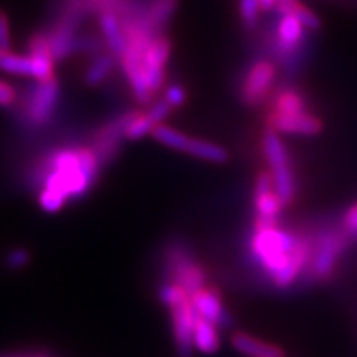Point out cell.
Here are the masks:
<instances>
[{
    "label": "cell",
    "mask_w": 357,
    "mask_h": 357,
    "mask_svg": "<svg viewBox=\"0 0 357 357\" xmlns=\"http://www.w3.org/2000/svg\"><path fill=\"white\" fill-rule=\"evenodd\" d=\"M100 169L101 162L91 147L52 153L37 172L40 208L47 213H56L70 200L84 197L96 184Z\"/></svg>",
    "instance_id": "cell-1"
},
{
    "label": "cell",
    "mask_w": 357,
    "mask_h": 357,
    "mask_svg": "<svg viewBox=\"0 0 357 357\" xmlns=\"http://www.w3.org/2000/svg\"><path fill=\"white\" fill-rule=\"evenodd\" d=\"M250 252L253 260L266 271L276 288L287 289L310 265L311 248L305 238L281 229L278 223H255Z\"/></svg>",
    "instance_id": "cell-2"
},
{
    "label": "cell",
    "mask_w": 357,
    "mask_h": 357,
    "mask_svg": "<svg viewBox=\"0 0 357 357\" xmlns=\"http://www.w3.org/2000/svg\"><path fill=\"white\" fill-rule=\"evenodd\" d=\"M30 55L0 52V71L17 77H29L45 82L55 77V58H53L50 42L45 35H37L30 40Z\"/></svg>",
    "instance_id": "cell-3"
},
{
    "label": "cell",
    "mask_w": 357,
    "mask_h": 357,
    "mask_svg": "<svg viewBox=\"0 0 357 357\" xmlns=\"http://www.w3.org/2000/svg\"><path fill=\"white\" fill-rule=\"evenodd\" d=\"M261 147L268 164V172L273 178L276 194L287 207L293 202L294 194H296V181H294V172L287 146H284L278 132L273 129H268L263 134Z\"/></svg>",
    "instance_id": "cell-4"
},
{
    "label": "cell",
    "mask_w": 357,
    "mask_h": 357,
    "mask_svg": "<svg viewBox=\"0 0 357 357\" xmlns=\"http://www.w3.org/2000/svg\"><path fill=\"white\" fill-rule=\"evenodd\" d=\"M164 268L169 280L177 283L192 296L200 288L207 287V273L184 243L172 242L164 252Z\"/></svg>",
    "instance_id": "cell-5"
},
{
    "label": "cell",
    "mask_w": 357,
    "mask_h": 357,
    "mask_svg": "<svg viewBox=\"0 0 357 357\" xmlns=\"http://www.w3.org/2000/svg\"><path fill=\"white\" fill-rule=\"evenodd\" d=\"M153 137L160 144H164L169 149L178 151V153H187L192 158L202 159L205 162L223 164L229 159V153L222 146L215 144L212 141L195 139V137L187 136L178 129L167 126V124H159L153 129Z\"/></svg>",
    "instance_id": "cell-6"
},
{
    "label": "cell",
    "mask_w": 357,
    "mask_h": 357,
    "mask_svg": "<svg viewBox=\"0 0 357 357\" xmlns=\"http://www.w3.org/2000/svg\"><path fill=\"white\" fill-rule=\"evenodd\" d=\"M58 96H60V86L56 78L53 77L45 82H37V84L30 89V95L26 98L25 119L32 126H43L53 118L56 109Z\"/></svg>",
    "instance_id": "cell-7"
},
{
    "label": "cell",
    "mask_w": 357,
    "mask_h": 357,
    "mask_svg": "<svg viewBox=\"0 0 357 357\" xmlns=\"http://www.w3.org/2000/svg\"><path fill=\"white\" fill-rule=\"evenodd\" d=\"M344 248V235L337 234V231L326 234L323 238H319L314 250H311L310 268L312 276H316V278H328L333 273L334 268H336Z\"/></svg>",
    "instance_id": "cell-8"
},
{
    "label": "cell",
    "mask_w": 357,
    "mask_h": 357,
    "mask_svg": "<svg viewBox=\"0 0 357 357\" xmlns=\"http://www.w3.org/2000/svg\"><path fill=\"white\" fill-rule=\"evenodd\" d=\"M171 56V42L166 37H154L147 43L144 55H142V65H144L146 83L149 91H159L166 79V65Z\"/></svg>",
    "instance_id": "cell-9"
},
{
    "label": "cell",
    "mask_w": 357,
    "mask_h": 357,
    "mask_svg": "<svg viewBox=\"0 0 357 357\" xmlns=\"http://www.w3.org/2000/svg\"><path fill=\"white\" fill-rule=\"evenodd\" d=\"M253 207L257 212L255 223H278V217L284 205L276 194L273 178L268 171H263L257 176L255 189H253Z\"/></svg>",
    "instance_id": "cell-10"
},
{
    "label": "cell",
    "mask_w": 357,
    "mask_h": 357,
    "mask_svg": "<svg viewBox=\"0 0 357 357\" xmlns=\"http://www.w3.org/2000/svg\"><path fill=\"white\" fill-rule=\"evenodd\" d=\"M172 321L174 341H176V349L178 357H192L194 356V342H192V331H194L195 312L189 300L178 303V305L169 307Z\"/></svg>",
    "instance_id": "cell-11"
},
{
    "label": "cell",
    "mask_w": 357,
    "mask_h": 357,
    "mask_svg": "<svg viewBox=\"0 0 357 357\" xmlns=\"http://www.w3.org/2000/svg\"><path fill=\"white\" fill-rule=\"evenodd\" d=\"M270 129L278 134H293V136H316L323 129V123L310 111H300L291 114H270Z\"/></svg>",
    "instance_id": "cell-12"
},
{
    "label": "cell",
    "mask_w": 357,
    "mask_h": 357,
    "mask_svg": "<svg viewBox=\"0 0 357 357\" xmlns=\"http://www.w3.org/2000/svg\"><path fill=\"white\" fill-rule=\"evenodd\" d=\"M276 77V66L268 60H260L252 66L245 78L242 96L248 105H258L270 91Z\"/></svg>",
    "instance_id": "cell-13"
},
{
    "label": "cell",
    "mask_w": 357,
    "mask_h": 357,
    "mask_svg": "<svg viewBox=\"0 0 357 357\" xmlns=\"http://www.w3.org/2000/svg\"><path fill=\"white\" fill-rule=\"evenodd\" d=\"M190 303L199 316H202V318L211 321V323L217 324L218 328H227V326H230V314L229 311L225 310V306H223L220 293H218L215 288H200L199 291L192 294Z\"/></svg>",
    "instance_id": "cell-14"
},
{
    "label": "cell",
    "mask_w": 357,
    "mask_h": 357,
    "mask_svg": "<svg viewBox=\"0 0 357 357\" xmlns=\"http://www.w3.org/2000/svg\"><path fill=\"white\" fill-rule=\"evenodd\" d=\"M132 114L134 113L121 116L118 121L106 124V126L96 134L91 149L95 151L98 159H100L101 166H105V164L108 162V160L113 159L116 153H118L119 139L124 137V131H126V128H128L129 121H131Z\"/></svg>",
    "instance_id": "cell-15"
},
{
    "label": "cell",
    "mask_w": 357,
    "mask_h": 357,
    "mask_svg": "<svg viewBox=\"0 0 357 357\" xmlns=\"http://www.w3.org/2000/svg\"><path fill=\"white\" fill-rule=\"evenodd\" d=\"M230 342L236 352L247 357H284V351L281 347L242 331L235 333Z\"/></svg>",
    "instance_id": "cell-16"
},
{
    "label": "cell",
    "mask_w": 357,
    "mask_h": 357,
    "mask_svg": "<svg viewBox=\"0 0 357 357\" xmlns=\"http://www.w3.org/2000/svg\"><path fill=\"white\" fill-rule=\"evenodd\" d=\"M192 342L194 349L202 352V354H215L222 346V337L218 333V326L207 321L202 316L195 314L194 331H192Z\"/></svg>",
    "instance_id": "cell-17"
},
{
    "label": "cell",
    "mask_w": 357,
    "mask_h": 357,
    "mask_svg": "<svg viewBox=\"0 0 357 357\" xmlns=\"http://www.w3.org/2000/svg\"><path fill=\"white\" fill-rule=\"evenodd\" d=\"M278 45L281 52H294L305 38V25L291 13H283L278 22Z\"/></svg>",
    "instance_id": "cell-18"
},
{
    "label": "cell",
    "mask_w": 357,
    "mask_h": 357,
    "mask_svg": "<svg viewBox=\"0 0 357 357\" xmlns=\"http://www.w3.org/2000/svg\"><path fill=\"white\" fill-rule=\"evenodd\" d=\"M100 26L111 53L116 56H123L128 48V37L118 17L111 12H105L100 19Z\"/></svg>",
    "instance_id": "cell-19"
},
{
    "label": "cell",
    "mask_w": 357,
    "mask_h": 357,
    "mask_svg": "<svg viewBox=\"0 0 357 357\" xmlns=\"http://www.w3.org/2000/svg\"><path fill=\"white\" fill-rule=\"evenodd\" d=\"M306 109V101L301 93L296 89H284V91L278 93L273 102V113L280 114H291L300 113V111Z\"/></svg>",
    "instance_id": "cell-20"
},
{
    "label": "cell",
    "mask_w": 357,
    "mask_h": 357,
    "mask_svg": "<svg viewBox=\"0 0 357 357\" xmlns=\"http://www.w3.org/2000/svg\"><path fill=\"white\" fill-rule=\"evenodd\" d=\"M113 66H114L113 55H108V53H106V55H100L91 65H89L86 73H84V82H86V84H89V86H96V84L102 83L106 78H108V75L111 73V70H113Z\"/></svg>",
    "instance_id": "cell-21"
},
{
    "label": "cell",
    "mask_w": 357,
    "mask_h": 357,
    "mask_svg": "<svg viewBox=\"0 0 357 357\" xmlns=\"http://www.w3.org/2000/svg\"><path fill=\"white\" fill-rule=\"evenodd\" d=\"M176 3L177 0H155L153 6H151L149 15H147L146 22L149 24V26L154 32L171 19L174 8H176Z\"/></svg>",
    "instance_id": "cell-22"
},
{
    "label": "cell",
    "mask_w": 357,
    "mask_h": 357,
    "mask_svg": "<svg viewBox=\"0 0 357 357\" xmlns=\"http://www.w3.org/2000/svg\"><path fill=\"white\" fill-rule=\"evenodd\" d=\"M154 123L151 121V118L147 113H134L131 121H129L126 131H124V137L129 141H137L141 137L147 136V134L153 132Z\"/></svg>",
    "instance_id": "cell-23"
},
{
    "label": "cell",
    "mask_w": 357,
    "mask_h": 357,
    "mask_svg": "<svg viewBox=\"0 0 357 357\" xmlns=\"http://www.w3.org/2000/svg\"><path fill=\"white\" fill-rule=\"evenodd\" d=\"M189 294L185 293V289L182 287H178L177 283L174 281H164L162 284L159 287V300L162 303L164 306L172 307L178 305V303L189 300Z\"/></svg>",
    "instance_id": "cell-24"
},
{
    "label": "cell",
    "mask_w": 357,
    "mask_h": 357,
    "mask_svg": "<svg viewBox=\"0 0 357 357\" xmlns=\"http://www.w3.org/2000/svg\"><path fill=\"white\" fill-rule=\"evenodd\" d=\"M260 10V0H240V17H242V20L248 26H253L257 24Z\"/></svg>",
    "instance_id": "cell-25"
},
{
    "label": "cell",
    "mask_w": 357,
    "mask_h": 357,
    "mask_svg": "<svg viewBox=\"0 0 357 357\" xmlns=\"http://www.w3.org/2000/svg\"><path fill=\"white\" fill-rule=\"evenodd\" d=\"M30 261V253L26 252L25 248H13L12 252H8V255L6 257V263L10 270H20L29 265Z\"/></svg>",
    "instance_id": "cell-26"
},
{
    "label": "cell",
    "mask_w": 357,
    "mask_h": 357,
    "mask_svg": "<svg viewBox=\"0 0 357 357\" xmlns=\"http://www.w3.org/2000/svg\"><path fill=\"white\" fill-rule=\"evenodd\" d=\"M171 111H172V106L169 105L166 100H162L155 102L153 108L147 111V116H149L151 121L154 123V126H159V124H162L164 119L171 114Z\"/></svg>",
    "instance_id": "cell-27"
},
{
    "label": "cell",
    "mask_w": 357,
    "mask_h": 357,
    "mask_svg": "<svg viewBox=\"0 0 357 357\" xmlns=\"http://www.w3.org/2000/svg\"><path fill=\"white\" fill-rule=\"evenodd\" d=\"M185 89L181 86V84H171V86L166 88V93H164V100H166L172 108H178L185 102Z\"/></svg>",
    "instance_id": "cell-28"
},
{
    "label": "cell",
    "mask_w": 357,
    "mask_h": 357,
    "mask_svg": "<svg viewBox=\"0 0 357 357\" xmlns=\"http://www.w3.org/2000/svg\"><path fill=\"white\" fill-rule=\"evenodd\" d=\"M10 24L6 13L0 10V52H10Z\"/></svg>",
    "instance_id": "cell-29"
},
{
    "label": "cell",
    "mask_w": 357,
    "mask_h": 357,
    "mask_svg": "<svg viewBox=\"0 0 357 357\" xmlns=\"http://www.w3.org/2000/svg\"><path fill=\"white\" fill-rule=\"evenodd\" d=\"M15 89L13 86H10L7 82H2L0 79V106H3V108H8V106L13 105V101H15Z\"/></svg>",
    "instance_id": "cell-30"
},
{
    "label": "cell",
    "mask_w": 357,
    "mask_h": 357,
    "mask_svg": "<svg viewBox=\"0 0 357 357\" xmlns=\"http://www.w3.org/2000/svg\"><path fill=\"white\" fill-rule=\"evenodd\" d=\"M344 229L351 234H357V204L351 205L344 213Z\"/></svg>",
    "instance_id": "cell-31"
},
{
    "label": "cell",
    "mask_w": 357,
    "mask_h": 357,
    "mask_svg": "<svg viewBox=\"0 0 357 357\" xmlns=\"http://www.w3.org/2000/svg\"><path fill=\"white\" fill-rule=\"evenodd\" d=\"M260 3L263 10H270V8H273L276 6V0H260Z\"/></svg>",
    "instance_id": "cell-32"
},
{
    "label": "cell",
    "mask_w": 357,
    "mask_h": 357,
    "mask_svg": "<svg viewBox=\"0 0 357 357\" xmlns=\"http://www.w3.org/2000/svg\"><path fill=\"white\" fill-rule=\"evenodd\" d=\"M10 357H52V356L43 354V352H32V354H17V356H10Z\"/></svg>",
    "instance_id": "cell-33"
}]
</instances>
